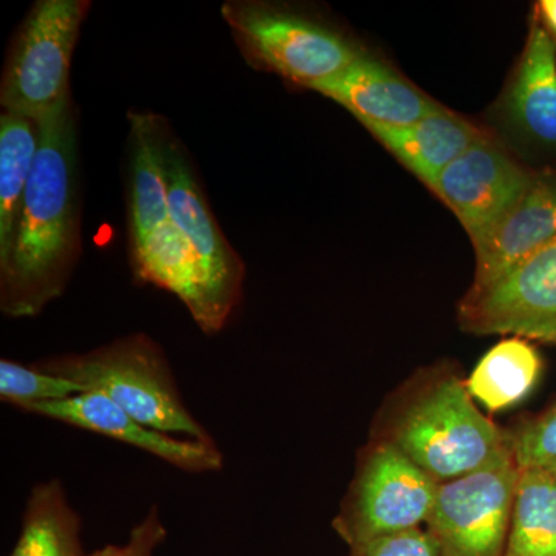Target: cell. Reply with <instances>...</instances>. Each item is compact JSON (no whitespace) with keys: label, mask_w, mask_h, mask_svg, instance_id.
<instances>
[{"label":"cell","mask_w":556,"mask_h":556,"mask_svg":"<svg viewBox=\"0 0 556 556\" xmlns=\"http://www.w3.org/2000/svg\"><path fill=\"white\" fill-rule=\"evenodd\" d=\"M39 148L9 257L0 263V308L38 316L67 288L80 255L78 129L72 97L38 123Z\"/></svg>","instance_id":"6da1fadb"},{"label":"cell","mask_w":556,"mask_h":556,"mask_svg":"<svg viewBox=\"0 0 556 556\" xmlns=\"http://www.w3.org/2000/svg\"><path fill=\"white\" fill-rule=\"evenodd\" d=\"M167 121L153 113H129V251L141 283L177 295L201 331L217 334L219 324L206 276L172 218L163 167Z\"/></svg>","instance_id":"7a4b0ae2"},{"label":"cell","mask_w":556,"mask_h":556,"mask_svg":"<svg viewBox=\"0 0 556 556\" xmlns=\"http://www.w3.org/2000/svg\"><path fill=\"white\" fill-rule=\"evenodd\" d=\"M388 442L442 484L478 470L510 447L508 431L477 407L455 372H428L399 393L379 424Z\"/></svg>","instance_id":"3957f363"},{"label":"cell","mask_w":556,"mask_h":556,"mask_svg":"<svg viewBox=\"0 0 556 556\" xmlns=\"http://www.w3.org/2000/svg\"><path fill=\"white\" fill-rule=\"evenodd\" d=\"M36 367L78 383L86 393L102 394L144 426L214 442L186 408L166 354L141 332L89 353L47 358Z\"/></svg>","instance_id":"277c9868"},{"label":"cell","mask_w":556,"mask_h":556,"mask_svg":"<svg viewBox=\"0 0 556 556\" xmlns=\"http://www.w3.org/2000/svg\"><path fill=\"white\" fill-rule=\"evenodd\" d=\"M222 16L252 65L305 89L334 78L365 53L327 22L278 3L229 0Z\"/></svg>","instance_id":"5b68a950"},{"label":"cell","mask_w":556,"mask_h":556,"mask_svg":"<svg viewBox=\"0 0 556 556\" xmlns=\"http://www.w3.org/2000/svg\"><path fill=\"white\" fill-rule=\"evenodd\" d=\"M89 0H39L17 31L0 86V104L39 123L70 98V67Z\"/></svg>","instance_id":"8992f818"},{"label":"cell","mask_w":556,"mask_h":556,"mask_svg":"<svg viewBox=\"0 0 556 556\" xmlns=\"http://www.w3.org/2000/svg\"><path fill=\"white\" fill-rule=\"evenodd\" d=\"M438 489L439 482L404 453L372 439L358 455L356 473L332 529L350 547L420 529L430 517Z\"/></svg>","instance_id":"52a82bcc"},{"label":"cell","mask_w":556,"mask_h":556,"mask_svg":"<svg viewBox=\"0 0 556 556\" xmlns=\"http://www.w3.org/2000/svg\"><path fill=\"white\" fill-rule=\"evenodd\" d=\"M511 447L439 484L426 527L441 556H504L519 479Z\"/></svg>","instance_id":"ba28073f"},{"label":"cell","mask_w":556,"mask_h":556,"mask_svg":"<svg viewBox=\"0 0 556 556\" xmlns=\"http://www.w3.org/2000/svg\"><path fill=\"white\" fill-rule=\"evenodd\" d=\"M161 148L172 218L199 260L215 313L225 328L243 295V262L218 228L188 152L169 124L164 127Z\"/></svg>","instance_id":"9c48e42d"},{"label":"cell","mask_w":556,"mask_h":556,"mask_svg":"<svg viewBox=\"0 0 556 556\" xmlns=\"http://www.w3.org/2000/svg\"><path fill=\"white\" fill-rule=\"evenodd\" d=\"M457 318L471 334L556 343V237L495 283L470 289Z\"/></svg>","instance_id":"30bf717a"},{"label":"cell","mask_w":556,"mask_h":556,"mask_svg":"<svg viewBox=\"0 0 556 556\" xmlns=\"http://www.w3.org/2000/svg\"><path fill=\"white\" fill-rule=\"evenodd\" d=\"M535 175L486 131L445 167L431 190L455 212L478 247L517 206Z\"/></svg>","instance_id":"8fae6325"},{"label":"cell","mask_w":556,"mask_h":556,"mask_svg":"<svg viewBox=\"0 0 556 556\" xmlns=\"http://www.w3.org/2000/svg\"><path fill=\"white\" fill-rule=\"evenodd\" d=\"M20 409L144 450L188 473H207L223 466L215 442L178 439L144 426L100 393L89 391L60 401L24 405Z\"/></svg>","instance_id":"7c38bea8"},{"label":"cell","mask_w":556,"mask_h":556,"mask_svg":"<svg viewBox=\"0 0 556 556\" xmlns=\"http://www.w3.org/2000/svg\"><path fill=\"white\" fill-rule=\"evenodd\" d=\"M496 115L519 144L556 156V46L538 17Z\"/></svg>","instance_id":"4fadbf2b"},{"label":"cell","mask_w":556,"mask_h":556,"mask_svg":"<svg viewBox=\"0 0 556 556\" xmlns=\"http://www.w3.org/2000/svg\"><path fill=\"white\" fill-rule=\"evenodd\" d=\"M311 90L350 110L362 124L412 126L444 109L396 70L367 53Z\"/></svg>","instance_id":"5bb4252c"},{"label":"cell","mask_w":556,"mask_h":556,"mask_svg":"<svg viewBox=\"0 0 556 556\" xmlns=\"http://www.w3.org/2000/svg\"><path fill=\"white\" fill-rule=\"evenodd\" d=\"M556 237V170L536 174L517 206L481 244L471 291L495 283Z\"/></svg>","instance_id":"9a60e30c"},{"label":"cell","mask_w":556,"mask_h":556,"mask_svg":"<svg viewBox=\"0 0 556 556\" xmlns=\"http://www.w3.org/2000/svg\"><path fill=\"white\" fill-rule=\"evenodd\" d=\"M364 127L405 169L430 189L445 167L486 134L447 108L412 126L364 124Z\"/></svg>","instance_id":"2e32d148"},{"label":"cell","mask_w":556,"mask_h":556,"mask_svg":"<svg viewBox=\"0 0 556 556\" xmlns=\"http://www.w3.org/2000/svg\"><path fill=\"white\" fill-rule=\"evenodd\" d=\"M10 556H87L80 519L58 479L31 490L20 540Z\"/></svg>","instance_id":"e0dca14e"},{"label":"cell","mask_w":556,"mask_h":556,"mask_svg":"<svg viewBox=\"0 0 556 556\" xmlns=\"http://www.w3.org/2000/svg\"><path fill=\"white\" fill-rule=\"evenodd\" d=\"M540 354L526 339L510 338L496 343L479 361L467 388L489 412L514 407L533 390L541 375Z\"/></svg>","instance_id":"ac0fdd59"},{"label":"cell","mask_w":556,"mask_h":556,"mask_svg":"<svg viewBox=\"0 0 556 556\" xmlns=\"http://www.w3.org/2000/svg\"><path fill=\"white\" fill-rule=\"evenodd\" d=\"M39 148V126L14 113L0 116V263L9 257Z\"/></svg>","instance_id":"d6986e66"},{"label":"cell","mask_w":556,"mask_h":556,"mask_svg":"<svg viewBox=\"0 0 556 556\" xmlns=\"http://www.w3.org/2000/svg\"><path fill=\"white\" fill-rule=\"evenodd\" d=\"M504 556H556V481L546 468H521Z\"/></svg>","instance_id":"ffe728a7"},{"label":"cell","mask_w":556,"mask_h":556,"mask_svg":"<svg viewBox=\"0 0 556 556\" xmlns=\"http://www.w3.org/2000/svg\"><path fill=\"white\" fill-rule=\"evenodd\" d=\"M80 393L86 390L78 383L42 371L36 365L25 367L7 358L0 362V397L13 407L60 401Z\"/></svg>","instance_id":"44dd1931"},{"label":"cell","mask_w":556,"mask_h":556,"mask_svg":"<svg viewBox=\"0 0 556 556\" xmlns=\"http://www.w3.org/2000/svg\"><path fill=\"white\" fill-rule=\"evenodd\" d=\"M519 468H546L556 463V402L546 412L508 431Z\"/></svg>","instance_id":"7402d4cb"},{"label":"cell","mask_w":556,"mask_h":556,"mask_svg":"<svg viewBox=\"0 0 556 556\" xmlns=\"http://www.w3.org/2000/svg\"><path fill=\"white\" fill-rule=\"evenodd\" d=\"M348 556H441L437 543L426 529L375 538L367 543L350 547Z\"/></svg>","instance_id":"603a6c76"},{"label":"cell","mask_w":556,"mask_h":556,"mask_svg":"<svg viewBox=\"0 0 556 556\" xmlns=\"http://www.w3.org/2000/svg\"><path fill=\"white\" fill-rule=\"evenodd\" d=\"M167 532L160 518L159 507L150 508L146 518L130 532L123 546H105L87 556H152L155 548L166 540Z\"/></svg>","instance_id":"cb8c5ba5"},{"label":"cell","mask_w":556,"mask_h":556,"mask_svg":"<svg viewBox=\"0 0 556 556\" xmlns=\"http://www.w3.org/2000/svg\"><path fill=\"white\" fill-rule=\"evenodd\" d=\"M536 17L551 33L552 38L556 39V0L538 2Z\"/></svg>","instance_id":"d4e9b609"},{"label":"cell","mask_w":556,"mask_h":556,"mask_svg":"<svg viewBox=\"0 0 556 556\" xmlns=\"http://www.w3.org/2000/svg\"><path fill=\"white\" fill-rule=\"evenodd\" d=\"M546 470L548 471V473L552 475V477L555 478L556 481V463L552 464V466L546 467Z\"/></svg>","instance_id":"484cf974"},{"label":"cell","mask_w":556,"mask_h":556,"mask_svg":"<svg viewBox=\"0 0 556 556\" xmlns=\"http://www.w3.org/2000/svg\"><path fill=\"white\" fill-rule=\"evenodd\" d=\"M554 40H555V46H556V39H554Z\"/></svg>","instance_id":"4316f807"}]
</instances>
